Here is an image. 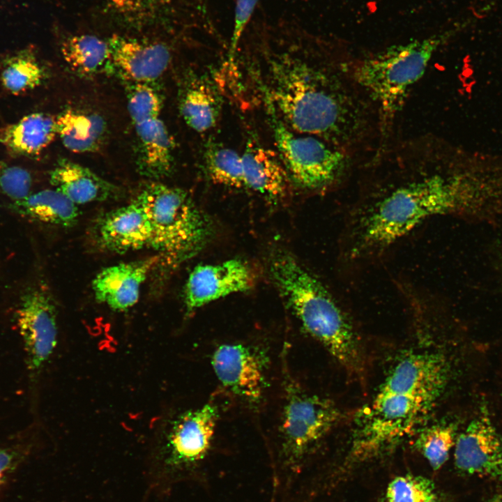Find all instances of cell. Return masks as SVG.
I'll use <instances>...</instances> for the list:
<instances>
[{"mask_svg":"<svg viewBox=\"0 0 502 502\" xmlns=\"http://www.w3.org/2000/svg\"><path fill=\"white\" fill-rule=\"evenodd\" d=\"M96 234L103 248L117 253L151 248L153 241L147 215L135 201L102 216L97 222Z\"/></svg>","mask_w":502,"mask_h":502,"instance_id":"obj_14","label":"cell"},{"mask_svg":"<svg viewBox=\"0 0 502 502\" xmlns=\"http://www.w3.org/2000/svg\"><path fill=\"white\" fill-rule=\"evenodd\" d=\"M0 78L8 91L17 95L40 86L44 80L45 71L34 54L24 50L4 61Z\"/></svg>","mask_w":502,"mask_h":502,"instance_id":"obj_25","label":"cell"},{"mask_svg":"<svg viewBox=\"0 0 502 502\" xmlns=\"http://www.w3.org/2000/svg\"><path fill=\"white\" fill-rule=\"evenodd\" d=\"M340 418V409L330 400L290 388L281 429L287 457L301 458Z\"/></svg>","mask_w":502,"mask_h":502,"instance_id":"obj_8","label":"cell"},{"mask_svg":"<svg viewBox=\"0 0 502 502\" xmlns=\"http://www.w3.org/2000/svg\"><path fill=\"white\" fill-rule=\"evenodd\" d=\"M451 32L415 40L351 62L353 77L374 106L380 149L401 112L409 91L423 77L433 54Z\"/></svg>","mask_w":502,"mask_h":502,"instance_id":"obj_5","label":"cell"},{"mask_svg":"<svg viewBox=\"0 0 502 502\" xmlns=\"http://www.w3.org/2000/svg\"><path fill=\"white\" fill-rule=\"evenodd\" d=\"M221 107L218 90L204 76H195L188 81L179 102L183 120L197 132H206L216 125Z\"/></svg>","mask_w":502,"mask_h":502,"instance_id":"obj_21","label":"cell"},{"mask_svg":"<svg viewBox=\"0 0 502 502\" xmlns=\"http://www.w3.org/2000/svg\"><path fill=\"white\" fill-rule=\"evenodd\" d=\"M439 162L429 136L377 151L374 174L346 220L340 243L344 263L378 259L425 220L462 206L465 178L443 170Z\"/></svg>","mask_w":502,"mask_h":502,"instance_id":"obj_2","label":"cell"},{"mask_svg":"<svg viewBox=\"0 0 502 502\" xmlns=\"http://www.w3.org/2000/svg\"><path fill=\"white\" fill-rule=\"evenodd\" d=\"M268 111L279 157L298 186L321 190L346 178L353 167L352 154L317 136L294 132Z\"/></svg>","mask_w":502,"mask_h":502,"instance_id":"obj_7","label":"cell"},{"mask_svg":"<svg viewBox=\"0 0 502 502\" xmlns=\"http://www.w3.org/2000/svg\"><path fill=\"white\" fill-rule=\"evenodd\" d=\"M261 39L247 69L269 109L291 130L353 155L379 138L376 110L355 82L351 62L311 54L296 37Z\"/></svg>","mask_w":502,"mask_h":502,"instance_id":"obj_1","label":"cell"},{"mask_svg":"<svg viewBox=\"0 0 502 502\" xmlns=\"http://www.w3.org/2000/svg\"><path fill=\"white\" fill-rule=\"evenodd\" d=\"M114 68L127 82L149 84L160 78L171 61L168 47L114 36L108 41Z\"/></svg>","mask_w":502,"mask_h":502,"instance_id":"obj_13","label":"cell"},{"mask_svg":"<svg viewBox=\"0 0 502 502\" xmlns=\"http://www.w3.org/2000/svg\"><path fill=\"white\" fill-rule=\"evenodd\" d=\"M56 126L62 144L73 153L96 152L106 137V122L96 113L67 109L56 117Z\"/></svg>","mask_w":502,"mask_h":502,"instance_id":"obj_22","label":"cell"},{"mask_svg":"<svg viewBox=\"0 0 502 502\" xmlns=\"http://www.w3.org/2000/svg\"><path fill=\"white\" fill-rule=\"evenodd\" d=\"M56 135V118L36 112L1 129L0 142L13 154L36 156L52 143Z\"/></svg>","mask_w":502,"mask_h":502,"instance_id":"obj_20","label":"cell"},{"mask_svg":"<svg viewBox=\"0 0 502 502\" xmlns=\"http://www.w3.org/2000/svg\"><path fill=\"white\" fill-rule=\"evenodd\" d=\"M241 156L246 188L272 199L285 195L289 177L279 155L251 140Z\"/></svg>","mask_w":502,"mask_h":502,"instance_id":"obj_19","label":"cell"},{"mask_svg":"<svg viewBox=\"0 0 502 502\" xmlns=\"http://www.w3.org/2000/svg\"><path fill=\"white\" fill-rule=\"evenodd\" d=\"M454 462L462 473L502 480V436L485 404L457 436Z\"/></svg>","mask_w":502,"mask_h":502,"instance_id":"obj_10","label":"cell"},{"mask_svg":"<svg viewBox=\"0 0 502 502\" xmlns=\"http://www.w3.org/2000/svg\"><path fill=\"white\" fill-rule=\"evenodd\" d=\"M217 418V409L211 404L181 415L169 436L174 460L192 462L203 458L211 447Z\"/></svg>","mask_w":502,"mask_h":502,"instance_id":"obj_16","label":"cell"},{"mask_svg":"<svg viewBox=\"0 0 502 502\" xmlns=\"http://www.w3.org/2000/svg\"><path fill=\"white\" fill-rule=\"evenodd\" d=\"M127 106L134 125L160 116L162 99L149 84L128 82Z\"/></svg>","mask_w":502,"mask_h":502,"instance_id":"obj_29","label":"cell"},{"mask_svg":"<svg viewBox=\"0 0 502 502\" xmlns=\"http://www.w3.org/2000/svg\"><path fill=\"white\" fill-rule=\"evenodd\" d=\"M137 137V167L140 174L158 180L173 169L175 144L159 117L134 125Z\"/></svg>","mask_w":502,"mask_h":502,"instance_id":"obj_17","label":"cell"},{"mask_svg":"<svg viewBox=\"0 0 502 502\" xmlns=\"http://www.w3.org/2000/svg\"><path fill=\"white\" fill-rule=\"evenodd\" d=\"M32 178L20 167L0 161V192L13 201L23 199L31 194Z\"/></svg>","mask_w":502,"mask_h":502,"instance_id":"obj_30","label":"cell"},{"mask_svg":"<svg viewBox=\"0 0 502 502\" xmlns=\"http://www.w3.org/2000/svg\"><path fill=\"white\" fill-rule=\"evenodd\" d=\"M204 156L206 173L213 183L236 188L245 187L241 154L211 142L206 146Z\"/></svg>","mask_w":502,"mask_h":502,"instance_id":"obj_26","label":"cell"},{"mask_svg":"<svg viewBox=\"0 0 502 502\" xmlns=\"http://www.w3.org/2000/svg\"><path fill=\"white\" fill-rule=\"evenodd\" d=\"M50 180L56 190L77 204L118 198L121 190L90 169L61 159L51 171Z\"/></svg>","mask_w":502,"mask_h":502,"instance_id":"obj_18","label":"cell"},{"mask_svg":"<svg viewBox=\"0 0 502 502\" xmlns=\"http://www.w3.org/2000/svg\"><path fill=\"white\" fill-rule=\"evenodd\" d=\"M9 208L22 216L63 227L75 225L79 216L77 205L56 189L31 193L12 201Z\"/></svg>","mask_w":502,"mask_h":502,"instance_id":"obj_23","label":"cell"},{"mask_svg":"<svg viewBox=\"0 0 502 502\" xmlns=\"http://www.w3.org/2000/svg\"><path fill=\"white\" fill-rule=\"evenodd\" d=\"M212 366L219 381L234 393L257 401L265 384L264 363L250 348L240 344H225L213 354Z\"/></svg>","mask_w":502,"mask_h":502,"instance_id":"obj_12","label":"cell"},{"mask_svg":"<svg viewBox=\"0 0 502 502\" xmlns=\"http://www.w3.org/2000/svg\"><path fill=\"white\" fill-rule=\"evenodd\" d=\"M33 446L21 441L0 447V494L10 478L29 457Z\"/></svg>","mask_w":502,"mask_h":502,"instance_id":"obj_31","label":"cell"},{"mask_svg":"<svg viewBox=\"0 0 502 502\" xmlns=\"http://www.w3.org/2000/svg\"><path fill=\"white\" fill-rule=\"evenodd\" d=\"M455 427L452 423H438L423 430L418 436L416 448L434 471L440 469L454 448L456 439Z\"/></svg>","mask_w":502,"mask_h":502,"instance_id":"obj_27","label":"cell"},{"mask_svg":"<svg viewBox=\"0 0 502 502\" xmlns=\"http://www.w3.org/2000/svg\"><path fill=\"white\" fill-rule=\"evenodd\" d=\"M259 0H236L234 8V21L231 33L229 61H234L238 47L244 31L248 27Z\"/></svg>","mask_w":502,"mask_h":502,"instance_id":"obj_32","label":"cell"},{"mask_svg":"<svg viewBox=\"0 0 502 502\" xmlns=\"http://www.w3.org/2000/svg\"><path fill=\"white\" fill-rule=\"evenodd\" d=\"M117 10L124 13H134L142 8L144 0H110Z\"/></svg>","mask_w":502,"mask_h":502,"instance_id":"obj_33","label":"cell"},{"mask_svg":"<svg viewBox=\"0 0 502 502\" xmlns=\"http://www.w3.org/2000/svg\"><path fill=\"white\" fill-rule=\"evenodd\" d=\"M61 50L65 61L79 75L93 76L115 70L108 42L96 36H70L62 43Z\"/></svg>","mask_w":502,"mask_h":502,"instance_id":"obj_24","label":"cell"},{"mask_svg":"<svg viewBox=\"0 0 502 502\" xmlns=\"http://www.w3.org/2000/svg\"><path fill=\"white\" fill-rule=\"evenodd\" d=\"M270 272L305 330L347 372L360 374L363 360L355 329L324 284L284 252H278L272 257Z\"/></svg>","mask_w":502,"mask_h":502,"instance_id":"obj_4","label":"cell"},{"mask_svg":"<svg viewBox=\"0 0 502 502\" xmlns=\"http://www.w3.org/2000/svg\"><path fill=\"white\" fill-rule=\"evenodd\" d=\"M16 312L27 374L34 383L56 346V307L43 288L33 286L23 294Z\"/></svg>","mask_w":502,"mask_h":502,"instance_id":"obj_9","label":"cell"},{"mask_svg":"<svg viewBox=\"0 0 502 502\" xmlns=\"http://www.w3.org/2000/svg\"><path fill=\"white\" fill-rule=\"evenodd\" d=\"M449 373L448 360L439 353L404 356L357 416L352 454L362 459L374 455L413 432L443 393Z\"/></svg>","mask_w":502,"mask_h":502,"instance_id":"obj_3","label":"cell"},{"mask_svg":"<svg viewBox=\"0 0 502 502\" xmlns=\"http://www.w3.org/2000/svg\"><path fill=\"white\" fill-rule=\"evenodd\" d=\"M385 502H439L433 482L424 476L406 474L388 485Z\"/></svg>","mask_w":502,"mask_h":502,"instance_id":"obj_28","label":"cell"},{"mask_svg":"<svg viewBox=\"0 0 502 502\" xmlns=\"http://www.w3.org/2000/svg\"><path fill=\"white\" fill-rule=\"evenodd\" d=\"M252 269L240 259L214 264H200L191 271L184 289L188 313L234 293L245 291L254 284Z\"/></svg>","mask_w":502,"mask_h":502,"instance_id":"obj_11","label":"cell"},{"mask_svg":"<svg viewBox=\"0 0 502 502\" xmlns=\"http://www.w3.org/2000/svg\"><path fill=\"white\" fill-rule=\"evenodd\" d=\"M146 213L153 231L151 248L171 264H178L200 251L212 235V226L190 195L179 188L152 181L135 199Z\"/></svg>","mask_w":502,"mask_h":502,"instance_id":"obj_6","label":"cell"},{"mask_svg":"<svg viewBox=\"0 0 502 502\" xmlns=\"http://www.w3.org/2000/svg\"><path fill=\"white\" fill-rule=\"evenodd\" d=\"M486 502H502V495H496L489 499Z\"/></svg>","mask_w":502,"mask_h":502,"instance_id":"obj_34","label":"cell"},{"mask_svg":"<svg viewBox=\"0 0 502 502\" xmlns=\"http://www.w3.org/2000/svg\"><path fill=\"white\" fill-rule=\"evenodd\" d=\"M158 259L149 257L102 270L92 282L96 301L116 311L133 306L138 301L142 283Z\"/></svg>","mask_w":502,"mask_h":502,"instance_id":"obj_15","label":"cell"}]
</instances>
